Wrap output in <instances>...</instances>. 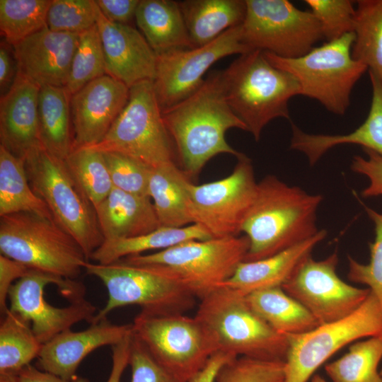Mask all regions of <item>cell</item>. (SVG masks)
<instances>
[{"instance_id": "6da1fadb", "label": "cell", "mask_w": 382, "mask_h": 382, "mask_svg": "<svg viewBox=\"0 0 382 382\" xmlns=\"http://www.w3.org/2000/svg\"><path fill=\"white\" fill-rule=\"evenodd\" d=\"M162 116L181 169L190 178L218 154H241L228 144L225 134L231 128H247L228 105L222 71L211 72L199 89L163 111Z\"/></svg>"}, {"instance_id": "7a4b0ae2", "label": "cell", "mask_w": 382, "mask_h": 382, "mask_svg": "<svg viewBox=\"0 0 382 382\" xmlns=\"http://www.w3.org/2000/svg\"><path fill=\"white\" fill-rule=\"evenodd\" d=\"M322 200L275 175L262 178L241 229L249 241L245 261L268 257L315 236Z\"/></svg>"}, {"instance_id": "3957f363", "label": "cell", "mask_w": 382, "mask_h": 382, "mask_svg": "<svg viewBox=\"0 0 382 382\" xmlns=\"http://www.w3.org/2000/svg\"><path fill=\"white\" fill-rule=\"evenodd\" d=\"M199 301L194 317L207 335L215 353L284 362L287 336L273 330L257 315L246 296L221 286Z\"/></svg>"}, {"instance_id": "277c9868", "label": "cell", "mask_w": 382, "mask_h": 382, "mask_svg": "<svg viewBox=\"0 0 382 382\" xmlns=\"http://www.w3.org/2000/svg\"><path fill=\"white\" fill-rule=\"evenodd\" d=\"M222 71L228 105L255 141L272 120L290 119L289 102L301 95L299 83L290 73L272 65L263 51L242 54Z\"/></svg>"}, {"instance_id": "5b68a950", "label": "cell", "mask_w": 382, "mask_h": 382, "mask_svg": "<svg viewBox=\"0 0 382 382\" xmlns=\"http://www.w3.org/2000/svg\"><path fill=\"white\" fill-rule=\"evenodd\" d=\"M249 241L244 236L193 240L151 254L122 260L153 265L199 300L221 286L245 261Z\"/></svg>"}, {"instance_id": "8992f818", "label": "cell", "mask_w": 382, "mask_h": 382, "mask_svg": "<svg viewBox=\"0 0 382 382\" xmlns=\"http://www.w3.org/2000/svg\"><path fill=\"white\" fill-rule=\"evenodd\" d=\"M85 291L76 279L30 269L11 287L8 309L31 322L43 345L76 323H93L96 308L85 299Z\"/></svg>"}, {"instance_id": "52a82bcc", "label": "cell", "mask_w": 382, "mask_h": 382, "mask_svg": "<svg viewBox=\"0 0 382 382\" xmlns=\"http://www.w3.org/2000/svg\"><path fill=\"white\" fill-rule=\"evenodd\" d=\"M1 254L31 270L76 279L88 262L78 242L53 219L30 212L0 216Z\"/></svg>"}, {"instance_id": "ba28073f", "label": "cell", "mask_w": 382, "mask_h": 382, "mask_svg": "<svg viewBox=\"0 0 382 382\" xmlns=\"http://www.w3.org/2000/svg\"><path fill=\"white\" fill-rule=\"evenodd\" d=\"M354 41V32L348 33L294 59L263 53L272 65L296 79L301 95L317 100L332 113L342 115L350 105L352 89L368 71L352 56Z\"/></svg>"}, {"instance_id": "9c48e42d", "label": "cell", "mask_w": 382, "mask_h": 382, "mask_svg": "<svg viewBox=\"0 0 382 382\" xmlns=\"http://www.w3.org/2000/svg\"><path fill=\"white\" fill-rule=\"evenodd\" d=\"M34 192L47 204L54 220L80 245L88 260L103 243L94 207L68 170L64 160L42 145L25 158Z\"/></svg>"}, {"instance_id": "30bf717a", "label": "cell", "mask_w": 382, "mask_h": 382, "mask_svg": "<svg viewBox=\"0 0 382 382\" xmlns=\"http://www.w3.org/2000/svg\"><path fill=\"white\" fill-rule=\"evenodd\" d=\"M84 270L98 278L108 294L105 306L91 324L126 306H139L141 311L153 313H184L195 304L192 294L153 265H135L123 260L106 265L88 262Z\"/></svg>"}, {"instance_id": "8fae6325", "label": "cell", "mask_w": 382, "mask_h": 382, "mask_svg": "<svg viewBox=\"0 0 382 382\" xmlns=\"http://www.w3.org/2000/svg\"><path fill=\"white\" fill-rule=\"evenodd\" d=\"M173 143L165 126L154 81L129 88L128 100L104 138L91 147L132 158L154 168L174 161Z\"/></svg>"}, {"instance_id": "7c38bea8", "label": "cell", "mask_w": 382, "mask_h": 382, "mask_svg": "<svg viewBox=\"0 0 382 382\" xmlns=\"http://www.w3.org/2000/svg\"><path fill=\"white\" fill-rule=\"evenodd\" d=\"M132 325V335L166 369L188 382L207 364L214 347L195 317L184 313L141 311Z\"/></svg>"}, {"instance_id": "4fadbf2b", "label": "cell", "mask_w": 382, "mask_h": 382, "mask_svg": "<svg viewBox=\"0 0 382 382\" xmlns=\"http://www.w3.org/2000/svg\"><path fill=\"white\" fill-rule=\"evenodd\" d=\"M382 335V313L371 292L353 313L304 333L287 335L284 382H308L341 348L359 339Z\"/></svg>"}, {"instance_id": "5bb4252c", "label": "cell", "mask_w": 382, "mask_h": 382, "mask_svg": "<svg viewBox=\"0 0 382 382\" xmlns=\"http://www.w3.org/2000/svg\"><path fill=\"white\" fill-rule=\"evenodd\" d=\"M241 40L250 50L277 57H300L323 39L320 23L311 11L286 0H245Z\"/></svg>"}, {"instance_id": "9a60e30c", "label": "cell", "mask_w": 382, "mask_h": 382, "mask_svg": "<svg viewBox=\"0 0 382 382\" xmlns=\"http://www.w3.org/2000/svg\"><path fill=\"white\" fill-rule=\"evenodd\" d=\"M233 172L221 180L189 185V212L192 224L212 238L240 236L257 193L251 160L243 153Z\"/></svg>"}, {"instance_id": "2e32d148", "label": "cell", "mask_w": 382, "mask_h": 382, "mask_svg": "<svg viewBox=\"0 0 382 382\" xmlns=\"http://www.w3.org/2000/svg\"><path fill=\"white\" fill-rule=\"evenodd\" d=\"M241 25L203 46L173 49L157 54L154 86L162 112L199 89L204 81L205 73L216 62L251 51L242 42Z\"/></svg>"}, {"instance_id": "e0dca14e", "label": "cell", "mask_w": 382, "mask_h": 382, "mask_svg": "<svg viewBox=\"0 0 382 382\" xmlns=\"http://www.w3.org/2000/svg\"><path fill=\"white\" fill-rule=\"evenodd\" d=\"M338 256L320 260L308 257L282 288L299 302L320 325L343 319L364 303L370 289L350 285L337 274Z\"/></svg>"}, {"instance_id": "ac0fdd59", "label": "cell", "mask_w": 382, "mask_h": 382, "mask_svg": "<svg viewBox=\"0 0 382 382\" xmlns=\"http://www.w3.org/2000/svg\"><path fill=\"white\" fill-rule=\"evenodd\" d=\"M129 95V88L108 74L71 95L73 149L98 144L125 108Z\"/></svg>"}, {"instance_id": "d6986e66", "label": "cell", "mask_w": 382, "mask_h": 382, "mask_svg": "<svg viewBox=\"0 0 382 382\" xmlns=\"http://www.w3.org/2000/svg\"><path fill=\"white\" fill-rule=\"evenodd\" d=\"M96 25L105 56L106 74L128 88L142 81L155 79L157 54L140 31L133 25L110 21L98 6Z\"/></svg>"}, {"instance_id": "ffe728a7", "label": "cell", "mask_w": 382, "mask_h": 382, "mask_svg": "<svg viewBox=\"0 0 382 382\" xmlns=\"http://www.w3.org/2000/svg\"><path fill=\"white\" fill-rule=\"evenodd\" d=\"M79 33L47 28L13 45L20 74L38 86L66 87Z\"/></svg>"}, {"instance_id": "44dd1931", "label": "cell", "mask_w": 382, "mask_h": 382, "mask_svg": "<svg viewBox=\"0 0 382 382\" xmlns=\"http://www.w3.org/2000/svg\"><path fill=\"white\" fill-rule=\"evenodd\" d=\"M132 334V325H115L105 318L81 331L66 330L42 345L37 367L66 380L77 376L76 371L91 352L113 346Z\"/></svg>"}, {"instance_id": "7402d4cb", "label": "cell", "mask_w": 382, "mask_h": 382, "mask_svg": "<svg viewBox=\"0 0 382 382\" xmlns=\"http://www.w3.org/2000/svg\"><path fill=\"white\" fill-rule=\"evenodd\" d=\"M40 87L18 73L0 100V145L25 160L42 146L38 98Z\"/></svg>"}, {"instance_id": "603a6c76", "label": "cell", "mask_w": 382, "mask_h": 382, "mask_svg": "<svg viewBox=\"0 0 382 382\" xmlns=\"http://www.w3.org/2000/svg\"><path fill=\"white\" fill-rule=\"evenodd\" d=\"M371 100L369 113L354 131L345 134H309L291 123L290 149L303 153L313 166L330 149L342 144H356L382 156V83L369 74Z\"/></svg>"}, {"instance_id": "cb8c5ba5", "label": "cell", "mask_w": 382, "mask_h": 382, "mask_svg": "<svg viewBox=\"0 0 382 382\" xmlns=\"http://www.w3.org/2000/svg\"><path fill=\"white\" fill-rule=\"evenodd\" d=\"M326 235L327 231L322 229L313 237L272 256L244 261L221 286L233 289L245 296L262 289L282 287Z\"/></svg>"}, {"instance_id": "d4e9b609", "label": "cell", "mask_w": 382, "mask_h": 382, "mask_svg": "<svg viewBox=\"0 0 382 382\" xmlns=\"http://www.w3.org/2000/svg\"><path fill=\"white\" fill-rule=\"evenodd\" d=\"M95 210L104 241L140 236L160 227L149 196L114 187Z\"/></svg>"}, {"instance_id": "484cf974", "label": "cell", "mask_w": 382, "mask_h": 382, "mask_svg": "<svg viewBox=\"0 0 382 382\" xmlns=\"http://www.w3.org/2000/svg\"><path fill=\"white\" fill-rule=\"evenodd\" d=\"M135 22L156 54L173 49L195 47L178 1L140 0Z\"/></svg>"}, {"instance_id": "4316f807", "label": "cell", "mask_w": 382, "mask_h": 382, "mask_svg": "<svg viewBox=\"0 0 382 382\" xmlns=\"http://www.w3.org/2000/svg\"><path fill=\"white\" fill-rule=\"evenodd\" d=\"M178 4L195 47L241 25L246 13L245 0H183Z\"/></svg>"}, {"instance_id": "83f0119b", "label": "cell", "mask_w": 382, "mask_h": 382, "mask_svg": "<svg viewBox=\"0 0 382 382\" xmlns=\"http://www.w3.org/2000/svg\"><path fill=\"white\" fill-rule=\"evenodd\" d=\"M190 183L175 162L151 169L149 196L160 226L180 228L192 224L189 212Z\"/></svg>"}, {"instance_id": "f1b7e54d", "label": "cell", "mask_w": 382, "mask_h": 382, "mask_svg": "<svg viewBox=\"0 0 382 382\" xmlns=\"http://www.w3.org/2000/svg\"><path fill=\"white\" fill-rule=\"evenodd\" d=\"M71 94L65 87H40L38 116L42 146L57 157L65 160L73 149Z\"/></svg>"}, {"instance_id": "f546056e", "label": "cell", "mask_w": 382, "mask_h": 382, "mask_svg": "<svg viewBox=\"0 0 382 382\" xmlns=\"http://www.w3.org/2000/svg\"><path fill=\"white\" fill-rule=\"evenodd\" d=\"M210 238L208 232L197 224L180 228L160 226L140 236L105 240L90 259L106 265L148 250H161L189 241Z\"/></svg>"}, {"instance_id": "4dcf8cb0", "label": "cell", "mask_w": 382, "mask_h": 382, "mask_svg": "<svg viewBox=\"0 0 382 382\" xmlns=\"http://www.w3.org/2000/svg\"><path fill=\"white\" fill-rule=\"evenodd\" d=\"M246 300L252 309L280 334H301L319 325L308 310L282 287L252 292L246 296Z\"/></svg>"}, {"instance_id": "1f68e13d", "label": "cell", "mask_w": 382, "mask_h": 382, "mask_svg": "<svg viewBox=\"0 0 382 382\" xmlns=\"http://www.w3.org/2000/svg\"><path fill=\"white\" fill-rule=\"evenodd\" d=\"M18 212L53 219L47 204L30 186L25 160L0 145V216Z\"/></svg>"}, {"instance_id": "d6a6232c", "label": "cell", "mask_w": 382, "mask_h": 382, "mask_svg": "<svg viewBox=\"0 0 382 382\" xmlns=\"http://www.w3.org/2000/svg\"><path fill=\"white\" fill-rule=\"evenodd\" d=\"M352 57L382 82V0H358Z\"/></svg>"}, {"instance_id": "836d02e7", "label": "cell", "mask_w": 382, "mask_h": 382, "mask_svg": "<svg viewBox=\"0 0 382 382\" xmlns=\"http://www.w3.org/2000/svg\"><path fill=\"white\" fill-rule=\"evenodd\" d=\"M0 324V374L18 373L35 358L42 344L34 334L29 322L8 311Z\"/></svg>"}, {"instance_id": "e575fe53", "label": "cell", "mask_w": 382, "mask_h": 382, "mask_svg": "<svg viewBox=\"0 0 382 382\" xmlns=\"http://www.w3.org/2000/svg\"><path fill=\"white\" fill-rule=\"evenodd\" d=\"M341 357L325 366L332 382H382V335L353 342Z\"/></svg>"}, {"instance_id": "d590c367", "label": "cell", "mask_w": 382, "mask_h": 382, "mask_svg": "<svg viewBox=\"0 0 382 382\" xmlns=\"http://www.w3.org/2000/svg\"><path fill=\"white\" fill-rule=\"evenodd\" d=\"M64 162L74 179L96 209L114 188L103 154L91 147L76 148Z\"/></svg>"}, {"instance_id": "8d00e7d4", "label": "cell", "mask_w": 382, "mask_h": 382, "mask_svg": "<svg viewBox=\"0 0 382 382\" xmlns=\"http://www.w3.org/2000/svg\"><path fill=\"white\" fill-rule=\"evenodd\" d=\"M51 0H0V30L13 45L47 28L46 17Z\"/></svg>"}, {"instance_id": "74e56055", "label": "cell", "mask_w": 382, "mask_h": 382, "mask_svg": "<svg viewBox=\"0 0 382 382\" xmlns=\"http://www.w3.org/2000/svg\"><path fill=\"white\" fill-rule=\"evenodd\" d=\"M106 74L105 56L96 24L79 33L66 88L71 95L91 81Z\"/></svg>"}, {"instance_id": "f35d334b", "label": "cell", "mask_w": 382, "mask_h": 382, "mask_svg": "<svg viewBox=\"0 0 382 382\" xmlns=\"http://www.w3.org/2000/svg\"><path fill=\"white\" fill-rule=\"evenodd\" d=\"M97 5L93 0H51L46 17L52 31L81 33L96 24Z\"/></svg>"}, {"instance_id": "ab89813d", "label": "cell", "mask_w": 382, "mask_h": 382, "mask_svg": "<svg viewBox=\"0 0 382 382\" xmlns=\"http://www.w3.org/2000/svg\"><path fill=\"white\" fill-rule=\"evenodd\" d=\"M365 209L375 227L374 241L369 243L370 260L364 264L348 256L347 278L367 286L376 296L382 313V214L367 207Z\"/></svg>"}, {"instance_id": "60d3db41", "label": "cell", "mask_w": 382, "mask_h": 382, "mask_svg": "<svg viewBox=\"0 0 382 382\" xmlns=\"http://www.w3.org/2000/svg\"><path fill=\"white\" fill-rule=\"evenodd\" d=\"M355 1L349 0H306L311 13L318 21L323 39L327 42L353 32Z\"/></svg>"}, {"instance_id": "b9f144b4", "label": "cell", "mask_w": 382, "mask_h": 382, "mask_svg": "<svg viewBox=\"0 0 382 382\" xmlns=\"http://www.w3.org/2000/svg\"><path fill=\"white\" fill-rule=\"evenodd\" d=\"M284 362L238 357L225 364L215 382H284Z\"/></svg>"}, {"instance_id": "7bdbcfd3", "label": "cell", "mask_w": 382, "mask_h": 382, "mask_svg": "<svg viewBox=\"0 0 382 382\" xmlns=\"http://www.w3.org/2000/svg\"><path fill=\"white\" fill-rule=\"evenodd\" d=\"M103 154L115 188L131 194L149 196L151 168L120 154Z\"/></svg>"}, {"instance_id": "ee69618b", "label": "cell", "mask_w": 382, "mask_h": 382, "mask_svg": "<svg viewBox=\"0 0 382 382\" xmlns=\"http://www.w3.org/2000/svg\"><path fill=\"white\" fill-rule=\"evenodd\" d=\"M129 366L131 382H187L162 366L132 333Z\"/></svg>"}, {"instance_id": "f6af8a7d", "label": "cell", "mask_w": 382, "mask_h": 382, "mask_svg": "<svg viewBox=\"0 0 382 382\" xmlns=\"http://www.w3.org/2000/svg\"><path fill=\"white\" fill-rule=\"evenodd\" d=\"M367 158L360 156L353 157L351 170L356 173L366 175L369 185L361 192L364 197L382 195V156L376 152L363 149Z\"/></svg>"}, {"instance_id": "bcb514c9", "label": "cell", "mask_w": 382, "mask_h": 382, "mask_svg": "<svg viewBox=\"0 0 382 382\" xmlns=\"http://www.w3.org/2000/svg\"><path fill=\"white\" fill-rule=\"evenodd\" d=\"M30 269L21 262L0 254V311L4 316L8 311L7 300L14 281L24 277Z\"/></svg>"}, {"instance_id": "7dc6e473", "label": "cell", "mask_w": 382, "mask_h": 382, "mask_svg": "<svg viewBox=\"0 0 382 382\" xmlns=\"http://www.w3.org/2000/svg\"><path fill=\"white\" fill-rule=\"evenodd\" d=\"M140 0H96L103 15L110 21L132 25Z\"/></svg>"}, {"instance_id": "c3c4849f", "label": "cell", "mask_w": 382, "mask_h": 382, "mask_svg": "<svg viewBox=\"0 0 382 382\" xmlns=\"http://www.w3.org/2000/svg\"><path fill=\"white\" fill-rule=\"evenodd\" d=\"M18 71L13 45L4 39L0 45V92L4 96L13 86Z\"/></svg>"}, {"instance_id": "681fc988", "label": "cell", "mask_w": 382, "mask_h": 382, "mask_svg": "<svg viewBox=\"0 0 382 382\" xmlns=\"http://www.w3.org/2000/svg\"><path fill=\"white\" fill-rule=\"evenodd\" d=\"M132 334L120 342L112 346V367L106 382H120L129 365Z\"/></svg>"}, {"instance_id": "f907efd6", "label": "cell", "mask_w": 382, "mask_h": 382, "mask_svg": "<svg viewBox=\"0 0 382 382\" xmlns=\"http://www.w3.org/2000/svg\"><path fill=\"white\" fill-rule=\"evenodd\" d=\"M17 379L18 382H89L87 378L79 376L72 380H66L31 364L26 366L18 373Z\"/></svg>"}, {"instance_id": "816d5d0a", "label": "cell", "mask_w": 382, "mask_h": 382, "mask_svg": "<svg viewBox=\"0 0 382 382\" xmlns=\"http://www.w3.org/2000/svg\"><path fill=\"white\" fill-rule=\"evenodd\" d=\"M236 358L221 352L211 356L204 367L188 382H215L221 368L231 359Z\"/></svg>"}, {"instance_id": "f5cc1de1", "label": "cell", "mask_w": 382, "mask_h": 382, "mask_svg": "<svg viewBox=\"0 0 382 382\" xmlns=\"http://www.w3.org/2000/svg\"><path fill=\"white\" fill-rule=\"evenodd\" d=\"M0 382H18L17 375L0 374Z\"/></svg>"}, {"instance_id": "db71d44e", "label": "cell", "mask_w": 382, "mask_h": 382, "mask_svg": "<svg viewBox=\"0 0 382 382\" xmlns=\"http://www.w3.org/2000/svg\"><path fill=\"white\" fill-rule=\"evenodd\" d=\"M311 379V382H327L326 380L319 374H314Z\"/></svg>"}]
</instances>
